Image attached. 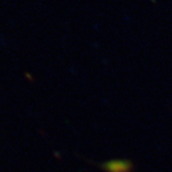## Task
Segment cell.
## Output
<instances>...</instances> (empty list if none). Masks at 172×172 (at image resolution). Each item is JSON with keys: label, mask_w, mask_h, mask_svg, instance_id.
Listing matches in <instances>:
<instances>
[{"label": "cell", "mask_w": 172, "mask_h": 172, "mask_svg": "<svg viewBox=\"0 0 172 172\" xmlns=\"http://www.w3.org/2000/svg\"><path fill=\"white\" fill-rule=\"evenodd\" d=\"M100 168L104 172H131L133 164L130 160L113 159L101 163Z\"/></svg>", "instance_id": "1"}]
</instances>
